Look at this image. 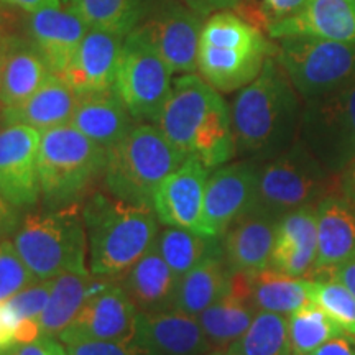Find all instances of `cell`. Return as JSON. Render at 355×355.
Listing matches in <instances>:
<instances>
[{
  "label": "cell",
  "instance_id": "1",
  "mask_svg": "<svg viewBox=\"0 0 355 355\" xmlns=\"http://www.w3.org/2000/svg\"><path fill=\"white\" fill-rule=\"evenodd\" d=\"M300 94L277 58H266L254 81L241 89L230 107L235 152L265 162L300 139Z\"/></svg>",
  "mask_w": 355,
  "mask_h": 355
},
{
  "label": "cell",
  "instance_id": "2",
  "mask_svg": "<svg viewBox=\"0 0 355 355\" xmlns=\"http://www.w3.org/2000/svg\"><path fill=\"white\" fill-rule=\"evenodd\" d=\"M155 125L184 158L198 159L211 171L237 155L229 105L193 73L173 81Z\"/></svg>",
  "mask_w": 355,
  "mask_h": 355
},
{
  "label": "cell",
  "instance_id": "3",
  "mask_svg": "<svg viewBox=\"0 0 355 355\" xmlns=\"http://www.w3.org/2000/svg\"><path fill=\"white\" fill-rule=\"evenodd\" d=\"M86 225L89 270L96 277L121 279L153 247L159 220L153 207L94 191L81 204Z\"/></svg>",
  "mask_w": 355,
  "mask_h": 355
},
{
  "label": "cell",
  "instance_id": "4",
  "mask_svg": "<svg viewBox=\"0 0 355 355\" xmlns=\"http://www.w3.org/2000/svg\"><path fill=\"white\" fill-rule=\"evenodd\" d=\"M109 150L87 139L71 123L42 132L38 152L43 207L83 204L104 180Z\"/></svg>",
  "mask_w": 355,
  "mask_h": 355
},
{
  "label": "cell",
  "instance_id": "5",
  "mask_svg": "<svg viewBox=\"0 0 355 355\" xmlns=\"http://www.w3.org/2000/svg\"><path fill=\"white\" fill-rule=\"evenodd\" d=\"M15 250L38 279L66 272L91 273L81 204L28 211L12 235Z\"/></svg>",
  "mask_w": 355,
  "mask_h": 355
},
{
  "label": "cell",
  "instance_id": "6",
  "mask_svg": "<svg viewBox=\"0 0 355 355\" xmlns=\"http://www.w3.org/2000/svg\"><path fill=\"white\" fill-rule=\"evenodd\" d=\"M184 159L157 125L137 123L125 139L109 150L102 181L112 196L153 207L159 184Z\"/></svg>",
  "mask_w": 355,
  "mask_h": 355
},
{
  "label": "cell",
  "instance_id": "7",
  "mask_svg": "<svg viewBox=\"0 0 355 355\" xmlns=\"http://www.w3.org/2000/svg\"><path fill=\"white\" fill-rule=\"evenodd\" d=\"M340 194V175L322 165L300 139L277 157L259 162L254 209L282 219Z\"/></svg>",
  "mask_w": 355,
  "mask_h": 355
},
{
  "label": "cell",
  "instance_id": "8",
  "mask_svg": "<svg viewBox=\"0 0 355 355\" xmlns=\"http://www.w3.org/2000/svg\"><path fill=\"white\" fill-rule=\"evenodd\" d=\"M277 42L275 58L306 102L329 94L355 76V43L316 37Z\"/></svg>",
  "mask_w": 355,
  "mask_h": 355
},
{
  "label": "cell",
  "instance_id": "9",
  "mask_svg": "<svg viewBox=\"0 0 355 355\" xmlns=\"http://www.w3.org/2000/svg\"><path fill=\"white\" fill-rule=\"evenodd\" d=\"M300 140L324 166L340 175L355 158V76L329 94L306 102Z\"/></svg>",
  "mask_w": 355,
  "mask_h": 355
},
{
  "label": "cell",
  "instance_id": "10",
  "mask_svg": "<svg viewBox=\"0 0 355 355\" xmlns=\"http://www.w3.org/2000/svg\"><path fill=\"white\" fill-rule=\"evenodd\" d=\"M171 69L140 28L123 38L114 91L137 122H157L171 91Z\"/></svg>",
  "mask_w": 355,
  "mask_h": 355
},
{
  "label": "cell",
  "instance_id": "11",
  "mask_svg": "<svg viewBox=\"0 0 355 355\" xmlns=\"http://www.w3.org/2000/svg\"><path fill=\"white\" fill-rule=\"evenodd\" d=\"M204 17L178 0L150 3L139 28L153 44L173 74H191L198 69V51Z\"/></svg>",
  "mask_w": 355,
  "mask_h": 355
},
{
  "label": "cell",
  "instance_id": "12",
  "mask_svg": "<svg viewBox=\"0 0 355 355\" xmlns=\"http://www.w3.org/2000/svg\"><path fill=\"white\" fill-rule=\"evenodd\" d=\"M42 132L28 125H0V193L19 211L42 199L38 152Z\"/></svg>",
  "mask_w": 355,
  "mask_h": 355
},
{
  "label": "cell",
  "instance_id": "13",
  "mask_svg": "<svg viewBox=\"0 0 355 355\" xmlns=\"http://www.w3.org/2000/svg\"><path fill=\"white\" fill-rule=\"evenodd\" d=\"M259 162L225 163L207 178L204 196V225L211 237H224L235 220L255 206Z\"/></svg>",
  "mask_w": 355,
  "mask_h": 355
},
{
  "label": "cell",
  "instance_id": "14",
  "mask_svg": "<svg viewBox=\"0 0 355 355\" xmlns=\"http://www.w3.org/2000/svg\"><path fill=\"white\" fill-rule=\"evenodd\" d=\"M139 309L123 291L121 282L89 296L74 321L58 336L63 344L76 340L130 343Z\"/></svg>",
  "mask_w": 355,
  "mask_h": 355
},
{
  "label": "cell",
  "instance_id": "15",
  "mask_svg": "<svg viewBox=\"0 0 355 355\" xmlns=\"http://www.w3.org/2000/svg\"><path fill=\"white\" fill-rule=\"evenodd\" d=\"M209 168L194 158H186L159 184L153 196V211L159 224L206 234L204 225V196Z\"/></svg>",
  "mask_w": 355,
  "mask_h": 355
},
{
  "label": "cell",
  "instance_id": "16",
  "mask_svg": "<svg viewBox=\"0 0 355 355\" xmlns=\"http://www.w3.org/2000/svg\"><path fill=\"white\" fill-rule=\"evenodd\" d=\"M130 343L141 355H206L212 345L196 316L183 311H139Z\"/></svg>",
  "mask_w": 355,
  "mask_h": 355
},
{
  "label": "cell",
  "instance_id": "17",
  "mask_svg": "<svg viewBox=\"0 0 355 355\" xmlns=\"http://www.w3.org/2000/svg\"><path fill=\"white\" fill-rule=\"evenodd\" d=\"M87 32L86 24L64 3L30 13L26 20V35L58 76L68 68Z\"/></svg>",
  "mask_w": 355,
  "mask_h": 355
},
{
  "label": "cell",
  "instance_id": "18",
  "mask_svg": "<svg viewBox=\"0 0 355 355\" xmlns=\"http://www.w3.org/2000/svg\"><path fill=\"white\" fill-rule=\"evenodd\" d=\"M122 44L123 38L119 35L89 30L76 55L60 76L78 94L112 89Z\"/></svg>",
  "mask_w": 355,
  "mask_h": 355
},
{
  "label": "cell",
  "instance_id": "19",
  "mask_svg": "<svg viewBox=\"0 0 355 355\" xmlns=\"http://www.w3.org/2000/svg\"><path fill=\"white\" fill-rule=\"evenodd\" d=\"M270 38L316 37L355 43V0H308L298 13L266 30Z\"/></svg>",
  "mask_w": 355,
  "mask_h": 355
},
{
  "label": "cell",
  "instance_id": "20",
  "mask_svg": "<svg viewBox=\"0 0 355 355\" xmlns=\"http://www.w3.org/2000/svg\"><path fill=\"white\" fill-rule=\"evenodd\" d=\"M278 219L252 209L235 220L222 239V248L234 273H257L272 266Z\"/></svg>",
  "mask_w": 355,
  "mask_h": 355
},
{
  "label": "cell",
  "instance_id": "21",
  "mask_svg": "<svg viewBox=\"0 0 355 355\" xmlns=\"http://www.w3.org/2000/svg\"><path fill=\"white\" fill-rule=\"evenodd\" d=\"M257 313L248 273H234L224 295L204 309L198 321L212 349L225 350L248 329Z\"/></svg>",
  "mask_w": 355,
  "mask_h": 355
},
{
  "label": "cell",
  "instance_id": "22",
  "mask_svg": "<svg viewBox=\"0 0 355 355\" xmlns=\"http://www.w3.org/2000/svg\"><path fill=\"white\" fill-rule=\"evenodd\" d=\"M51 74L46 60L28 38V35L13 32L3 37L2 78H0L2 109L20 104L35 91H38Z\"/></svg>",
  "mask_w": 355,
  "mask_h": 355
},
{
  "label": "cell",
  "instance_id": "23",
  "mask_svg": "<svg viewBox=\"0 0 355 355\" xmlns=\"http://www.w3.org/2000/svg\"><path fill=\"white\" fill-rule=\"evenodd\" d=\"M318 255L306 278L355 259V202L332 194L318 204Z\"/></svg>",
  "mask_w": 355,
  "mask_h": 355
},
{
  "label": "cell",
  "instance_id": "24",
  "mask_svg": "<svg viewBox=\"0 0 355 355\" xmlns=\"http://www.w3.org/2000/svg\"><path fill=\"white\" fill-rule=\"evenodd\" d=\"M318 206L288 212L278 220L272 268L308 277L318 255Z\"/></svg>",
  "mask_w": 355,
  "mask_h": 355
},
{
  "label": "cell",
  "instance_id": "25",
  "mask_svg": "<svg viewBox=\"0 0 355 355\" xmlns=\"http://www.w3.org/2000/svg\"><path fill=\"white\" fill-rule=\"evenodd\" d=\"M79 94L58 74L20 104L0 109V125H28L40 132L68 125Z\"/></svg>",
  "mask_w": 355,
  "mask_h": 355
},
{
  "label": "cell",
  "instance_id": "26",
  "mask_svg": "<svg viewBox=\"0 0 355 355\" xmlns=\"http://www.w3.org/2000/svg\"><path fill=\"white\" fill-rule=\"evenodd\" d=\"M130 110L112 89L79 94L71 125L87 139L110 150L137 125Z\"/></svg>",
  "mask_w": 355,
  "mask_h": 355
},
{
  "label": "cell",
  "instance_id": "27",
  "mask_svg": "<svg viewBox=\"0 0 355 355\" xmlns=\"http://www.w3.org/2000/svg\"><path fill=\"white\" fill-rule=\"evenodd\" d=\"M275 55V48H219L199 43L198 71L204 81L219 92H234L245 87L259 76L266 58Z\"/></svg>",
  "mask_w": 355,
  "mask_h": 355
},
{
  "label": "cell",
  "instance_id": "28",
  "mask_svg": "<svg viewBox=\"0 0 355 355\" xmlns=\"http://www.w3.org/2000/svg\"><path fill=\"white\" fill-rule=\"evenodd\" d=\"M180 277L163 260L158 250L150 248L121 278V285L141 313L173 309Z\"/></svg>",
  "mask_w": 355,
  "mask_h": 355
},
{
  "label": "cell",
  "instance_id": "29",
  "mask_svg": "<svg viewBox=\"0 0 355 355\" xmlns=\"http://www.w3.org/2000/svg\"><path fill=\"white\" fill-rule=\"evenodd\" d=\"M232 275L234 272L225 261L224 248L206 257L180 278L173 309L198 318L224 295Z\"/></svg>",
  "mask_w": 355,
  "mask_h": 355
},
{
  "label": "cell",
  "instance_id": "30",
  "mask_svg": "<svg viewBox=\"0 0 355 355\" xmlns=\"http://www.w3.org/2000/svg\"><path fill=\"white\" fill-rule=\"evenodd\" d=\"M250 291L259 311H268L288 316L293 311L313 301V279L293 277L270 268L248 273Z\"/></svg>",
  "mask_w": 355,
  "mask_h": 355
},
{
  "label": "cell",
  "instance_id": "31",
  "mask_svg": "<svg viewBox=\"0 0 355 355\" xmlns=\"http://www.w3.org/2000/svg\"><path fill=\"white\" fill-rule=\"evenodd\" d=\"M89 30H101L125 38L144 21L148 0H63Z\"/></svg>",
  "mask_w": 355,
  "mask_h": 355
},
{
  "label": "cell",
  "instance_id": "32",
  "mask_svg": "<svg viewBox=\"0 0 355 355\" xmlns=\"http://www.w3.org/2000/svg\"><path fill=\"white\" fill-rule=\"evenodd\" d=\"M91 278V273L78 272H66L53 278L50 298L40 318L42 336L58 337L74 321L89 296Z\"/></svg>",
  "mask_w": 355,
  "mask_h": 355
},
{
  "label": "cell",
  "instance_id": "33",
  "mask_svg": "<svg viewBox=\"0 0 355 355\" xmlns=\"http://www.w3.org/2000/svg\"><path fill=\"white\" fill-rule=\"evenodd\" d=\"M155 248L163 257V260L171 266L173 272L181 278L206 257L220 252L222 242L219 237L165 225L163 229H159L157 241H155Z\"/></svg>",
  "mask_w": 355,
  "mask_h": 355
},
{
  "label": "cell",
  "instance_id": "34",
  "mask_svg": "<svg viewBox=\"0 0 355 355\" xmlns=\"http://www.w3.org/2000/svg\"><path fill=\"white\" fill-rule=\"evenodd\" d=\"M225 355H295L288 334V318L259 311L248 329L225 349Z\"/></svg>",
  "mask_w": 355,
  "mask_h": 355
},
{
  "label": "cell",
  "instance_id": "35",
  "mask_svg": "<svg viewBox=\"0 0 355 355\" xmlns=\"http://www.w3.org/2000/svg\"><path fill=\"white\" fill-rule=\"evenodd\" d=\"M343 332L329 314L314 301H309L288 314V334L295 355H308Z\"/></svg>",
  "mask_w": 355,
  "mask_h": 355
},
{
  "label": "cell",
  "instance_id": "36",
  "mask_svg": "<svg viewBox=\"0 0 355 355\" xmlns=\"http://www.w3.org/2000/svg\"><path fill=\"white\" fill-rule=\"evenodd\" d=\"M313 301L340 329L355 336V296L343 283L331 278L313 279Z\"/></svg>",
  "mask_w": 355,
  "mask_h": 355
},
{
  "label": "cell",
  "instance_id": "37",
  "mask_svg": "<svg viewBox=\"0 0 355 355\" xmlns=\"http://www.w3.org/2000/svg\"><path fill=\"white\" fill-rule=\"evenodd\" d=\"M37 279L15 250L13 242L8 239L0 241V301L10 300Z\"/></svg>",
  "mask_w": 355,
  "mask_h": 355
},
{
  "label": "cell",
  "instance_id": "38",
  "mask_svg": "<svg viewBox=\"0 0 355 355\" xmlns=\"http://www.w3.org/2000/svg\"><path fill=\"white\" fill-rule=\"evenodd\" d=\"M306 2L308 0H242L235 8L243 12L239 15L250 24L268 30L277 21L298 13L306 6Z\"/></svg>",
  "mask_w": 355,
  "mask_h": 355
},
{
  "label": "cell",
  "instance_id": "39",
  "mask_svg": "<svg viewBox=\"0 0 355 355\" xmlns=\"http://www.w3.org/2000/svg\"><path fill=\"white\" fill-rule=\"evenodd\" d=\"M53 286L51 279H37L30 286L13 295L10 300H7L8 308L13 311L17 319L20 321H37L40 322L44 308H46L48 298Z\"/></svg>",
  "mask_w": 355,
  "mask_h": 355
},
{
  "label": "cell",
  "instance_id": "40",
  "mask_svg": "<svg viewBox=\"0 0 355 355\" xmlns=\"http://www.w3.org/2000/svg\"><path fill=\"white\" fill-rule=\"evenodd\" d=\"M68 355H141L132 343L117 340H76L64 344Z\"/></svg>",
  "mask_w": 355,
  "mask_h": 355
},
{
  "label": "cell",
  "instance_id": "41",
  "mask_svg": "<svg viewBox=\"0 0 355 355\" xmlns=\"http://www.w3.org/2000/svg\"><path fill=\"white\" fill-rule=\"evenodd\" d=\"M7 355H68V350L56 337L40 336L33 343L19 344Z\"/></svg>",
  "mask_w": 355,
  "mask_h": 355
},
{
  "label": "cell",
  "instance_id": "42",
  "mask_svg": "<svg viewBox=\"0 0 355 355\" xmlns=\"http://www.w3.org/2000/svg\"><path fill=\"white\" fill-rule=\"evenodd\" d=\"M17 319L13 311L8 308L7 301H0V355H7L13 347H17Z\"/></svg>",
  "mask_w": 355,
  "mask_h": 355
},
{
  "label": "cell",
  "instance_id": "43",
  "mask_svg": "<svg viewBox=\"0 0 355 355\" xmlns=\"http://www.w3.org/2000/svg\"><path fill=\"white\" fill-rule=\"evenodd\" d=\"M308 355H355V336L343 332Z\"/></svg>",
  "mask_w": 355,
  "mask_h": 355
},
{
  "label": "cell",
  "instance_id": "44",
  "mask_svg": "<svg viewBox=\"0 0 355 355\" xmlns=\"http://www.w3.org/2000/svg\"><path fill=\"white\" fill-rule=\"evenodd\" d=\"M178 2L199 13L201 17H207L212 15V13L235 8L242 0H178Z\"/></svg>",
  "mask_w": 355,
  "mask_h": 355
},
{
  "label": "cell",
  "instance_id": "45",
  "mask_svg": "<svg viewBox=\"0 0 355 355\" xmlns=\"http://www.w3.org/2000/svg\"><path fill=\"white\" fill-rule=\"evenodd\" d=\"M322 278H331L336 282L343 283L347 290L355 296V259L345 261L343 265H337L334 268L327 270L313 277L311 279H322Z\"/></svg>",
  "mask_w": 355,
  "mask_h": 355
},
{
  "label": "cell",
  "instance_id": "46",
  "mask_svg": "<svg viewBox=\"0 0 355 355\" xmlns=\"http://www.w3.org/2000/svg\"><path fill=\"white\" fill-rule=\"evenodd\" d=\"M19 209H15V207L3 198V194L0 193V241H6V239L13 235L17 227H19Z\"/></svg>",
  "mask_w": 355,
  "mask_h": 355
},
{
  "label": "cell",
  "instance_id": "47",
  "mask_svg": "<svg viewBox=\"0 0 355 355\" xmlns=\"http://www.w3.org/2000/svg\"><path fill=\"white\" fill-rule=\"evenodd\" d=\"M0 2L6 3L8 7L15 8V10H19L21 13H26V15L42 10V8H46V7L63 6V0H0Z\"/></svg>",
  "mask_w": 355,
  "mask_h": 355
},
{
  "label": "cell",
  "instance_id": "48",
  "mask_svg": "<svg viewBox=\"0 0 355 355\" xmlns=\"http://www.w3.org/2000/svg\"><path fill=\"white\" fill-rule=\"evenodd\" d=\"M20 13L21 12L0 2V37L7 33L19 32V26L21 24Z\"/></svg>",
  "mask_w": 355,
  "mask_h": 355
},
{
  "label": "cell",
  "instance_id": "49",
  "mask_svg": "<svg viewBox=\"0 0 355 355\" xmlns=\"http://www.w3.org/2000/svg\"><path fill=\"white\" fill-rule=\"evenodd\" d=\"M340 194L355 202V158L340 171Z\"/></svg>",
  "mask_w": 355,
  "mask_h": 355
},
{
  "label": "cell",
  "instance_id": "50",
  "mask_svg": "<svg viewBox=\"0 0 355 355\" xmlns=\"http://www.w3.org/2000/svg\"><path fill=\"white\" fill-rule=\"evenodd\" d=\"M3 37H6V35H2V37H0V78H2V55H3ZM0 109H2V105H0Z\"/></svg>",
  "mask_w": 355,
  "mask_h": 355
},
{
  "label": "cell",
  "instance_id": "51",
  "mask_svg": "<svg viewBox=\"0 0 355 355\" xmlns=\"http://www.w3.org/2000/svg\"><path fill=\"white\" fill-rule=\"evenodd\" d=\"M206 355H225V350H212V352L206 354Z\"/></svg>",
  "mask_w": 355,
  "mask_h": 355
}]
</instances>
